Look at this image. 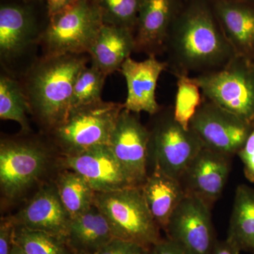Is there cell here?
Masks as SVG:
<instances>
[{"mask_svg":"<svg viewBox=\"0 0 254 254\" xmlns=\"http://www.w3.org/2000/svg\"><path fill=\"white\" fill-rule=\"evenodd\" d=\"M178 14L177 0H140L134 36L136 51L156 55Z\"/></svg>","mask_w":254,"mask_h":254,"instance_id":"e0dca14e","label":"cell"},{"mask_svg":"<svg viewBox=\"0 0 254 254\" xmlns=\"http://www.w3.org/2000/svg\"><path fill=\"white\" fill-rule=\"evenodd\" d=\"M101 12L103 23L136 29L140 0H94Z\"/></svg>","mask_w":254,"mask_h":254,"instance_id":"83f0119b","label":"cell"},{"mask_svg":"<svg viewBox=\"0 0 254 254\" xmlns=\"http://www.w3.org/2000/svg\"><path fill=\"white\" fill-rule=\"evenodd\" d=\"M195 79L205 99L249 125L254 123V66L247 57L235 55Z\"/></svg>","mask_w":254,"mask_h":254,"instance_id":"ba28073f","label":"cell"},{"mask_svg":"<svg viewBox=\"0 0 254 254\" xmlns=\"http://www.w3.org/2000/svg\"><path fill=\"white\" fill-rule=\"evenodd\" d=\"M213 9L235 55L247 57L254 50V2L216 0Z\"/></svg>","mask_w":254,"mask_h":254,"instance_id":"ac0fdd59","label":"cell"},{"mask_svg":"<svg viewBox=\"0 0 254 254\" xmlns=\"http://www.w3.org/2000/svg\"><path fill=\"white\" fill-rule=\"evenodd\" d=\"M14 243L27 254H75L63 238L16 225Z\"/></svg>","mask_w":254,"mask_h":254,"instance_id":"d4e9b609","label":"cell"},{"mask_svg":"<svg viewBox=\"0 0 254 254\" xmlns=\"http://www.w3.org/2000/svg\"><path fill=\"white\" fill-rule=\"evenodd\" d=\"M241 250L233 242L226 239L216 242L211 254H240Z\"/></svg>","mask_w":254,"mask_h":254,"instance_id":"d6a6232c","label":"cell"},{"mask_svg":"<svg viewBox=\"0 0 254 254\" xmlns=\"http://www.w3.org/2000/svg\"><path fill=\"white\" fill-rule=\"evenodd\" d=\"M230 156L203 148L180 182L187 194L194 195L211 206L221 195L230 171Z\"/></svg>","mask_w":254,"mask_h":254,"instance_id":"5bb4252c","label":"cell"},{"mask_svg":"<svg viewBox=\"0 0 254 254\" xmlns=\"http://www.w3.org/2000/svg\"><path fill=\"white\" fill-rule=\"evenodd\" d=\"M50 17L77 0H46Z\"/></svg>","mask_w":254,"mask_h":254,"instance_id":"836d02e7","label":"cell"},{"mask_svg":"<svg viewBox=\"0 0 254 254\" xmlns=\"http://www.w3.org/2000/svg\"><path fill=\"white\" fill-rule=\"evenodd\" d=\"M113 238L109 222L94 205L71 218L66 241L75 254H95Z\"/></svg>","mask_w":254,"mask_h":254,"instance_id":"44dd1931","label":"cell"},{"mask_svg":"<svg viewBox=\"0 0 254 254\" xmlns=\"http://www.w3.org/2000/svg\"><path fill=\"white\" fill-rule=\"evenodd\" d=\"M141 189L152 216L165 231L174 211L186 195L181 182L153 170Z\"/></svg>","mask_w":254,"mask_h":254,"instance_id":"ffe728a7","label":"cell"},{"mask_svg":"<svg viewBox=\"0 0 254 254\" xmlns=\"http://www.w3.org/2000/svg\"><path fill=\"white\" fill-rule=\"evenodd\" d=\"M11 218L16 225L47 232L65 240L71 220L55 182L43 185L27 204Z\"/></svg>","mask_w":254,"mask_h":254,"instance_id":"9a60e30c","label":"cell"},{"mask_svg":"<svg viewBox=\"0 0 254 254\" xmlns=\"http://www.w3.org/2000/svg\"><path fill=\"white\" fill-rule=\"evenodd\" d=\"M21 136L4 137L0 142V189L9 201L19 198L46 173L50 150L40 138Z\"/></svg>","mask_w":254,"mask_h":254,"instance_id":"5b68a950","label":"cell"},{"mask_svg":"<svg viewBox=\"0 0 254 254\" xmlns=\"http://www.w3.org/2000/svg\"><path fill=\"white\" fill-rule=\"evenodd\" d=\"M167 64L150 55L138 62L127 58L120 71L126 80L127 96L123 103L125 109L139 114L145 112L154 115L160 110L156 99L157 83Z\"/></svg>","mask_w":254,"mask_h":254,"instance_id":"2e32d148","label":"cell"},{"mask_svg":"<svg viewBox=\"0 0 254 254\" xmlns=\"http://www.w3.org/2000/svg\"><path fill=\"white\" fill-rule=\"evenodd\" d=\"M201 93L195 78L189 77L185 73L178 74L173 117L185 128H190V120L203 103Z\"/></svg>","mask_w":254,"mask_h":254,"instance_id":"484cf974","label":"cell"},{"mask_svg":"<svg viewBox=\"0 0 254 254\" xmlns=\"http://www.w3.org/2000/svg\"><path fill=\"white\" fill-rule=\"evenodd\" d=\"M138 115L122 110L108 145L133 185L141 187L148 177L150 133Z\"/></svg>","mask_w":254,"mask_h":254,"instance_id":"7c38bea8","label":"cell"},{"mask_svg":"<svg viewBox=\"0 0 254 254\" xmlns=\"http://www.w3.org/2000/svg\"><path fill=\"white\" fill-rule=\"evenodd\" d=\"M11 254H27L26 252H23L18 245L14 243V247H13L12 251H11Z\"/></svg>","mask_w":254,"mask_h":254,"instance_id":"e575fe53","label":"cell"},{"mask_svg":"<svg viewBox=\"0 0 254 254\" xmlns=\"http://www.w3.org/2000/svg\"><path fill=\"white\" fill-rule=\"evenodd\" d=\"M107 76L93 64L82 68L73 85L71 109L102 100L101 93Z\"/></svg>","mask_w":254,"mask_h":254,"instance_id":"4316f807","label":"cell"},{"mask_svg":"<svg viewBox=\"0 0 254 254\" xmlns=\"http://www.w3.org/2000/svg\"><path fill=\"white\" fill-rule=\"evenodd\" d=\"M31 109L24 90L18 78L1 71L0 73V119L16 122L21 133H31L28 115Z\"/></svg>","mask_w":254,"mask_h":254,"instance_id":"cb8c5ba5","label":"cell"},{"mask_svg":"<svg viewBox=\"0 0 254 254\" xmlns=\"http://www.w3.org/2000/svg\"><path fill=\"white\" fill-rule=\"evenodd\" d=\"M137 254H153V250L151 249H143L141 252Z\"/></svg>","mask_w":254,"mask_h":254,"instance_id":"d590c367","label":"cell"},{"mask_svg":"<svg viewBox=\"0 0 254 254\" xmlns=\"http://www.w3.org/2000/svg\"><path fill=\"white\" fill-rule=\"evenodd\" d=\"M235 1H250V2H254V0H235Z\"/></svg>","mask_w":254,"mask_h":254,"instance_id":"8d00e7d4","label":"cell"},{"mask_svg":"<svg viewBox=\"0 0 254 254\" xmlns=\"http://www.w3.org/2000/svg\"></svg>","mask_w":254,"mask_h":254,"instance_id":"74e56055","label":"cell"},{"mask_svg":"<svg viewBox=\"0 0 254 254\" xmlns=\"http://www.w3.org/2000/svg\"><path fill=\"white\" fill-rule=\"evenodd\" d=\"M210 207L203 200L186 193L165 229L168 238L193 254H211L218 240Z\"/></svg>","mask_w":254,"mask_h":254,"instance_id":"8fae6325","label":"cell"},{"mask_svg":"<svg viewBox=\"0 0 254 254\" xmlns=\"http://www.w3.org/2000/svg\"><path fill=\"white\" fill-rule=\"evenodd\" d=\"M16 225L11 216L1 218L0 222V254H11L14 245Z\"/></svg>","mask_w":254,"mask_h":254,"instance_id":"f1b7e54d","label":"cell"},{"mask_svg":"<svg viewBox=\"0 0 254 254\" xmlns=\"http://www.w3.org/2000/svg\"><path fill=\"white\" fill-rule=\"evenodd\" d=\"M89 61L88 54L40 55L18 79L31 115L45 134L50 133L67 117L75 81Z\"/></svg>","mask_w":254,"mask_h":254,"instance_id":"6da1fadb","label":"cell"},{"mask_svg":"<svg viewBox=\"0 0 254 254\" xmlns=\"http://www.w3.org/2000/svg\"><path fill=\"white\" fill-rule=\"evenodd\" d=\"M168 41L184 69H216L235 55L208 0H192L178 13Z\"/></svg>","mask_w":254,"mask_h":254,"instance_id":"7a4b0ae2","label":"cell"},{"mask_svg":"<svg viewBox=\"0 0 254 254\" xmlns=\"http://www.w3.org/2000/svg\"><path fill=\"white\" fill-rule=\"evenodd\" d=\"M152 250L153 254H193L185 247L168 237L162 239L152 247Z\"/></svg>","mask_w":254,"mask_h":254,"instance_id":"1f68e13d","label":"cell"},{"mask_svg":"<svg viewBox=\"0 0 254 254\" xmlns=\"http://www.w3.org/2000/svg\"><path fill=\"white\" fill-rule=\"evenodd\" d=\"M143 249L136 244L113 238L95 254H137Z\"/></svg>","mask_w":254,"mask_h":254,"instance_id":"4dcf8cb0","label":"cell"},{"mask_svg":"<svg viewBox=\"0 0 254 254\" xmlns=\"http://www.w3.org/2000/svg\"><path fill=\"white\" fill-rule=\"evenodd\" d=\"M62 163L64 168L81 175L95 193L136 187L108 145H96L78 153L63 155Z\"/></svg>","mask_w":254,"mask_h":254,"instance_id":"4fadbf2b","label":"cell"},{"mask_svg":"<svg viewBox=\"0 0 254 254\" xmlns=\"http://www.w3.org/2000/svg\"><path fill=\"white\" fill-rule=\"evenodd\" d=\"M94 205L109 222L115 238L151 249L158 244L160 227L145 203L141 187L95 193Z\"/></svg>","mask_w":254,"mask_h":254,"instance_id":"277c9868","label":"cell"},{"mask_svg":"<svg viewBox=\"0 0 254 254\" xmlns=\"http://www.w3.org/2000/svg\"><path fill=\"white\" fill-rule=\"evenodd\" d=\"M190 128L205 148L227 156L238 153L252 130L251 125L207 100L190 120Z\"/></svg>","mask_w":254,"mask_h":254,"instance_id":"30bf717a","label":"cell"},{"mask_svg":"<svg viewBox=\"0 0 254 254\" xmlns=\"http://www.w3.org/2000/svg\"><path fill=\"white\" fill-rule=\"evenodd\" d=\"M60 199L71 218L94 205L95 192L79 174L64 168L55 182Z\"/></svg>","mask_w":254,"mask_h":254,"instance_id":"603a6c76","label":"cell"},{"mask_svg":"<svg viewBox=\"0 0 254 254\" xmlns=\"http://www.w3.org/2000/svg\"><path fill=\"white\" fill-rule=\"evenodd\" d=\"M103 24L94 0H77L50 16L41 40L42 56L88 55Z\"/></svg>","mask_w":254,"mask_h":254,"instance_id":"8992f818","label":"cell"},{"mask_svg":"<svg viewBox=\"0 0 254 254\" xmlns=\"http://www.w3.org/2000/svg\"><path fill=\"white\" fill-rule=\"evenodd\" d=\"M238 155L244 164L246 177L254 182V123L250 136Z\"/></svg>","mask_w":254,"mask_h":254,"instance_id":"f546056e","label":"cell"},{"mask_svg":"<svg viewBox=\"0 0 254 254\" xmlns=\"http://www.w3.org/2000/svg\"><path fill=\"white\" fill-rule=\"evenodd\" d=\"M136 51L134 32L128 28L103 24L88 55L91 64L109 76L121 68Z\"/></svg>","mask_w":254,"mask_h":254,"instance_id":"d6986e66","label":"cell"},{"mask_svg":"<svg viewBox=\"0 0 254 254\" xmlns=\"http://www.w3.org/2000/svg\"><path fill=\"white\" fill-rule=\"evenodd\" d=\"M50 16L46 0H1V71L19 79L38 59Z\"/></svg>","mask_w":254,"mask_h":254,"instance_id":"3957f363","label":"cell"},{"mask_svg":"<svg viewBox=\"0 0 254 254\" xmlns=\"http://www.w3.org/2000/svg\"><path fill=\"white\" fill-rule=\"evenodd\" d=\"M149 130V158L154 170L180 180L195 156L204 148L190 128L177 123L173 114H163L155 119Z\"/></svg>","mask_w":254,"mask_h":254,"instance_id":"9c48e42d","label":"cell"},{"mask_svg":"<svg viewBox=\"0 0 254 254\" xmlns=\"http://www.w3.org/2000/svg\"><path fill=\"white\" fill-rule=\"evenodd\" d=\"M227 239L241 252L254 254V190L245 185L237 187Z\"/></svg>","mask_w":254,"mask_h":254,"instance_id":"7402d4cb","label":"cell"},{"mask_svg":"<svg viewBox=\"0 0 254 254\" xmlns=\"http://www.w3.org/2000/svg\"><path fill=\"white\" fill-rule=\"evenodd\" d=\"M122 103L103 100L70 110L66 118L47 136L62 155L72 154L100 145H109Z\"/></svg>","mask_w":254,"mask_h":254,"instance_id":"52a82bcc","label":"cell"}]
</instances>
